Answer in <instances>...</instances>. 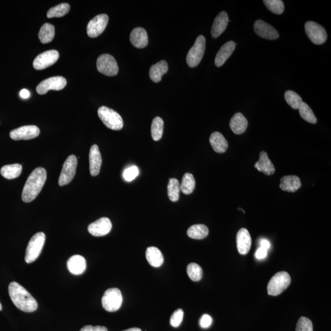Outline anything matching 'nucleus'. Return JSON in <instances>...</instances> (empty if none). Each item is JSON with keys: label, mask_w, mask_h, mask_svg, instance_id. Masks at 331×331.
I'll list each match as a JSON object with an SVG mask.
<instances>
[{"label": "nucleus", "mask_w": 331, "mask_h": 331, "mask_svg": "<svg viewBox=\"0 0 331 331\" xmlns=\"http://www.w3.org/2000/svg\"><path fill=\"white\" fill-rule=\"evenodd\" d=\"M187 271L190 279L193 281H200L202 278L203 269L197 263H190L189 264Z\"/></svg>", "instance_id": "obj_39"}, {"label": "nucleus", "mask_w": 331, "mask_h": 331, "mask_svg": "<svg viewBox=\"0 0 331 331\" xmlns=\"http://www.w3.org/2000/svg\"><path fill=\"white\" fill-rule=\"evenodd\" d=\"M252 245V238L249 232L245 228H242L237 234V247L241 255H246L249 252Z\"/></svg>", "instance_id": "obj_17"}, {"label": "nucleus", "mask_w": 331, "mask_h": 331, "mask_svg": "<svg viewBox=\"0 0 331 331\" xmlns=\"http://www.w3.org/2000/svg\"><path fill=\"white\" fill-rule=\"evenodd\" d=\"M9 294L11 300L21 310L25 312H33L37 310L38 303L24 287L13 281L10 284Z\"/></svg>", "instance_id": "obj_1"}, {"label": "nucleus", "mask_w": 331, "mask_h": 331, "mask_svg": "<svg viewBox=\"0 0 331 331\" xmlns=\"http://www.w3.org/2000/svg\"><path fill=\"white\" fill-rule=\"evenodd\" d=\"M99 118L107 128L112 130H120L123 126V121L120 115L114 110L106 106L99 107L98 111Z\"/></svg>", "instance_id": "obj_3"}, {"label": "nucleus", "mask_w": 331, "mask_h": 331, "mask_svg": "<svg viewBox=\"0 0 331 331\" xmlns=\"http://www.w3.org/2000/svg\"><path fill=\"white\" fill-rule=\"evenodd\" d=\"M212 324V318L208 314H204L200 319V325L203 329L209 328Z\"/></svg>", "instance_id": "obj_43"}, {"label": "nucleus", "mask_w": 331, "mask_h": 331, "mask_svg": "<svg viewBox=\"0 0 331 331\" xmlns=\"http://www.w3.org/2000/svg\"><path fill=\"white\" fill-rule=\"evenodd\" d=\"M285 98L289 106L294 109H299L303 103L302 99L293 91L288 90L285 93Z\"/></svg>", "instance_id": "obj_37"}, {"label": "nucleus", "mask_w": 331, "mask_h": 331, "mask_svg": "<svg viewBox=\"0 0 331 331\" xmlns=\"http://www.w3.org/2000/svg\"><path fill=\"white\" fill-rule=\"evenodd\" d=\"M130 41L135 48H144L147 46L148 42L147 32L143 28H136L131 33Z\"/></svg>", "instance_id": "obj_22"}, {"label": "nucleus", "mask_w": 331, "mask_h": 331, "mask_svg": "<svg viewBox=\"0 0 331 331\" xmlns=\"http://www.w3.org/2000/svg\"><path fill=\"white\" fill-rule=\"evenodd\" d=\"M230 128L234 133L241 134L246 130L248 126V120L245 116L241 112H237L232 117L230 123Z\"/></svg>", "instance_id": "obj_24"}, {"label": "nucleus", "mask_w": 331, "mask_h": 331, "mask_svg": "<svg viewBox=\"0 0 331 331\" xmlns=\"http://www.w3.org/2000/svg\"><path fill=\"white\" fill-rule=\"evenodd\" d=\"M255 168L259 172H263L267 176L272 175L275 171L274 165L269 158L268 154L263 151L259 154V158L256 162Z\"/></svg>", "instance_id": "obj_23"}, {"label": "nucleus", "mask_w": 331, "mask_h": 331, "mask_svg": "<svg viewBox=\"0 0 331 331\" xmlns=\"http://www.w3.org/2000/svg\"><path fill=\"white\" fill-rule=\"evenodd\" d=\"M254 30L259 37L266 40H274L279 38V33L277 30L262 20H258L255 22Z\"/></svg>", "instance_id": "obj_15"}, {"label": "nucleus", "mask_w": 331, "mask_h": 331, "mask_svg": "<svg viewBox=\"0 0 331 331\" xmlns=\"http://www.w3.org/2000/svg\"><path fill=\"white\" fill-rule=\"evenodd\" d=\"M236 44L234 41H228L225 43L218 52L215 57V65L220 67L226 62L228 58L233 53L236 48Z\"/></svg>", "instance_id": "obj_21"}, {"label": "nucleus", "mask_w": 331, "mask_h": 331, "mask_svg": "<svg viewBox=\"0 0 331 331\" xmlns=\"http://www.w3.org/2000/svg\"><path fill=\"white\" fill-rule=\"evenodd\" d=\"M164 129V121L161 117L154 118L151 125V137L154 141H158L162 136Z\"/></svg>", "instance_id": "obj_33"}, {"label": "nucleus", "mask_w": 331, "mask_h": 331, "mask_svg": "<svg viewBox=\"0 0 331 331\" xmlns=\"http://www.w3.org/2000/svg\"><path fill=\"white\" fill-rule=\"evenodd\" d=\"M80 331H108V330L106 327L101 326V325L93 326V325H87L83 327Z\"/></svg>", "instance_id": "obj_44"}, {"label": "nucleus", "mask_w": 331, "mask_h": 331, "mask_svg": "<svg viewBox=\"0 0 331 331\" xmlns=\"http://www.w3.org/2000/svg\"><path fill=\"white\" fill-rule=\"evenodd\" d=\"M138 175H139V170L135 165L127 168L124 171L123 174L124 179L128 182L133 181L135 178H137Z\"/></svg>", "instance_id": "obj_42"}, {"label": "nucleus", "mask_w": 331, "mask_h": 331, "mask_svg": "<svg viewBox=\"0 0 331 331\" xmlns=\"http://www.w3.org/2000/svg\"><path fill=\"white\" fill-rule=\"evenodd\" d=\"M290 283L291 277L288 272H278L270 279L267 285L268 294L270 296H278L282 293Z\"/></svg>", "instance_id": "obj_5"}, {"label": "nucleus", "mask_w": 331, "mask_h": 331, "mask_svg": "<svg viewBox=\"0 0 331 331\" xmlns=\"http://www.w3.org/2000/svg\"><path fill=\"white\" fill-rule=\"evenodd\" d=\"M22 171V165L13 164L5 165L1 169V175L7 179H14L18 178Z\"/></svg>", "instance_id": "obj_29"}, {"label": "nucleus", "mask_w": 331, "mask_h": 331, "mask_svg": "<svg viewBox=\"0 0 331 331\" xmlns=\"http://www.w3.org/2000/svg\"><path fill=\"white\" fill-rule=\"evenodd\" d=\"M89 161L91 175L98 176L102 164V157L97 145H93L90 148Z\"/></svg>", "instance_id": "obj_18"}, {"label": "nucleus", "mask_w": 331, "mask_h": 331, "mask_svg": "<svg viewBox=\"0 0 331 331\" xmlns=\"http://www.w3.org/2000/svg\"><path fill=\"white\" fill-rule=\"evenodd\" d=\"M187 234L190 238L194 239H203L209 234V229L204 225H195L189 228Z\"/></svg>", "instance_id": "obj_31"}, {"label": "nucleus", "mask_w": 331, "mask_h": 331, "mask_svg": "<svg viewBox=\"0 0 331 331\" xmlns=\"http://www.w3.org/2000/svg\"><path fill=\"white\" fill-rule=\"evenodd\" d=\"M168 71V63L164 60L160 61L151 66L149 71V76L151 81L154 82L161 81L162 76L167 73Z\"/></svg>", "instance_id": "obj_27"}, {"label": "nucleus", "mask_w": 331, "mask_h": 331, "mask_svg": "<svg viewBox=\"0 0 331 331\" xmlns=\"http://www.w3.org/2000/svg\"><path fill=\"white\" fill-rule=\"evenodd\" d=\"M123 331H142L141 329H139V328L137 327H132V328H129V329L123 330Z\"/></svg>", "instance_id": "obj_48"}, {"label": "nucleus", "mask_w": 331, "mask_h": 331, "mask_svg": "<svg viewBox=\"0 0 331 331\" xmlns=\"http://www.w3.org/2000/svg\"><path fill=\"white\" fill-rule=\"evenodd\" d=\"M38 37L43 44L51 42L55 37V27L53 25L49 23L44 24L39 32Z\"/></svg>", "instance_id": "obj_30"}, {"label": "nucleus", "mask_w": 331, "mask_h": 331, "mask_svg": "<svg viewBox=\"0 0 331 331\" xmlns=\"http://www.w3.org/2000/svg\"><path fill=\"white\" fill-rule=\"evenodd\" d=\"M229 22V18L228 14L222 11L216 18L214 21L213 26L211 30V35L212 37L217 38L219 37L223 32L225 31L226 27L228 26Z\"/></svg>", "instance_id": "obj_20"}, {"label": "nucleus", "mask_w": 331, "mask_h": 331, "mask_svg": "<svg viewBox=\"0 0 331 331\" xmlns=\"http://www.w3.org/2000/svg\"><path fill=\"white\" fill-rule=\"evenodd\" d=\"M305 30L307 37L314 44L320 45L327 40V33L324 27L313 21H308L305 24Z\"/></svg>", "instance_id": "obj_9"}, {"label": "nucleus", "mask_w": 331, "mask_h": 331, "mask_svg": "<svg viewBox=\"0 0 331 331\" xmlns=\"http://www.w3.org/2000/svg\"><path fill=\"white\" fill-rule=\"evenodd\" d=\"M67 84V81L65 77L62 76H55L44 80L41 82L37 87V91L40 95H44L50 90H61L64 88Z\"/></svg>", "instance_id": "obj_11"}, {"label": "nucleus", "mask_w": 331, "mask_h": 331, "mask_svg": "<svg viewBox=\"0 0 331 331\" xmlns=\"http://www.w3.org/2000/svg\"><path fill=\"white\" fill-rule=\"evenodd\" d=\"M296 331H313L312 322L306 317H301L298 320Z\"/></svg>", "instance_id": "obj_40"}, {"label": "nucleus", "mask_w": 331, "mask_h": 331, "mask_svg": "<svg viewBox=\"0 0 331 331\" xmlns=\"http://www.w3.org/2000/svg\"><path fill=\"white\" fill-rule=\"evenodd\" d=\"M206 50V39L203 35L199 36L194 45L187 54V62L190 68H195L200 64Z\"/></svg>", "instance_id": "obj_7"}, {"label": "nucleus", "mask_w": 331, "mask_h": 331, "mask_svg": "<svg viewBox=\"0 0 331 331\" xmlns=\"http://www.w3.org/2000/svg\"><path fill=\"white\" fill-rule=\"evenodd\" d=\"M40 129L35 125L21 126L10 132L11 139L15 140H29L34 139L39 136Z\"/></svg>", "instance_id": "obj_14"}, {"label": "nucleus", "mask_w": 331, "mask_h": 331, "mask_svg": "<svg viewBox=\"0 0 331 331\" xmlns=\"http://www.w3.org/2000/svg\"><path fill=\"white\" fill-rule=\"evenodd\" d=\"M112 223L107 217H102L88 226V231L93 236L101 237L106 235L112 229Z\"/></svg>", "instance_id": "obj_16"}, {"label": "nucleus", "mask_w": 331, "mask_h": 331, "mask_svg": "<svg viewBox=\"0 0 331 331\" xmlns=\"http://www.w3.org/2000/svg\"><path fill=\"white\" fill-rule=\"evenodd\" d=\"M263 2L267 9L275 15H281L285 10V6L281 0H264Z\"/></svg>", "instance_id": "obj_38"}, {"label": "nucleus", "mask_w": 331, "mask_h": 331, "mask_svg": "<svg viewBox=\"0 0 331 331\" xmlns=\"http://www.w3.org/2000/svg\"><path fill=\"white\" fill-rule=\"evenodd\" d=\"M77 159L75 155L71 154L66 159L61 172L59 184L61 187L70 184L75 176Z\"/></svg>", "instance_id": "obj_10"}, {"label": "nucleus", "mask_w": 331, "mask_h": 331, "mask_svg": "<svg viewBox=\"0 0 331 331\" xmlns=\"http://www.w3.org/2000/svg\"><path fill=\"white\" fill-rule=\"evenodd\" d=\"M267 255V250L264 248L259 247L255 253V257L258 259H263L266 257Z\"/></svg>", "instance_id": "obj_45"}, {"label": "nucleus", "mask_w": 331, "mask_h": 331, "mask_svg": "<svg viewBox=\"0 0 331 331\" xmlns=\"http://www.w3.org/2000/svg\"><path fill=\"white\" fill-rule=\"evenodd\" d=\"M146 258L148 263L154 267H159L164 262L162 254L158 248L150 247L146 251Z\"/></svg>", "instance_id": "obj_28"}, {"label": "nucleus", "mask_w": 331, "mask_h": 331, "mask_svg": "<svg viewBox=\"0 0 331 331\" xmlns=\"http://www.w3.org/2000/svg\"><path fill=\"white\" fill-rule=\"evenodd\" d=\"M299 112L300 117L303 120L307 122L312 124H315L317 122V118L314 115L313 110L307 103L303 102L299 108Z\"/></svg>", "instance_id": "obj_36"}, {"label": "nucleus", "mask_w": 331, "mask_h": 331, "mask_svg": "<svg viewBox=\"0 0 331 331\" xmlns=\"http://www.w3.org/2000/svg\"><path fill=\"white\" fill-rule=\"evenodd\" d=\"M181 190L186 195H190L194 191L196 186V182L192 174H185L181 182Z\"/></svg>", "instance_id": "obj_32"}, {"label": "nucleus", "mask_w": 331, "mask_h": 331, "mask_svg": "<svg viewBox=\"0 0 331 331\" xmlns=\"http://www.w3.org/2000/svg\"><path fill=\"white\" fill-rule=\"evenodd\" d=\"M96 67L99 73L107 76L117 75L118 66L114 57L109 54H103L98 57Z\"/></svg>", "instance_id": "obj_8"}, {"label": "nucleus", "mask_w": 331, "mask_h": 331, "mask_svg": "<svg viewBox=\"0 0 331 331\" xmlns=\"http://www.w3.org/2000/svg\"><path fill=\"white\" fill-rule=\"evenodd\" d=\"M20 96L22 98L27 99L30 97V93L27 89H23L21 91Z\"/></svg>", "instance_id": "obj_47"}, {"label": "nucleus", "mask_w": 331, "mask_h": 331, "mask_svg": "<svg viewBox=\"0 0 331 331\" xmlns=\"http://www.w3.org/2000/svg\"><path fill=\"white\" fill-rule=\"evenodd\" d=\"M59 56V52L55 50L44 52L36 57L33 67L37 70H44L56 63Z\"/></svg>", "instance_id": "obj_12"}, {"label": "nucleus", "mask_w": 331, "mask_h": 331, "mask_svg": "<svg viewBox=\"0 0 331 331\" xmlns=\"http://www.w3.org/2000/svg\"><path fill=\"white\" fill-rule=\"evenodd\" d=\"M67 267L69 271L71 274L74 275L82 274L86 270V260L81 255L72 256L68 260Z\"/></svg>", "instance_id": "obj_19"}, {"label": "nucleus", "mask_w": 331, "mask_h": 331, "mask_svg": "<svg viewBox=\"0 0 331 331\" xmlns=\"http://www.w3.org/2000/svg\"><path fill=\"white\" fill-rule=\"evenodd\" d=\"M2 310V305L1 302H0V310Z\"/></svg>", "instance_id": "obj_49"}, {"label": "nucleus", "mask_w": 331, "mask_h": 331, "mask_svg": "<svg viewBox=\"0 0 331 331\" xmlns=\"http://www.w3.org/2000/svg\"><path fill=\"white\" fill-rule=\"evenodd\" d=\"M46 241L45 234L40 232L33 236L28 244L26 253V262L30 264L37 260L42 252Z\"/></svg>", "instance_id": "obj_4"}, {"label": "nucleus", "mask_w": 331, "mask_h": 331, "mask_svg": "<svg viewBox=\"0 0 331 331\" xmlns=\"http://www.w3.org/2000/svg\"><path fill=\"white\" fill-rule=\"evenodd\" d=\"M184 311L179 308L174 312L170 319V324L174 327H178L182 323L184 318Z\"/></svg>", "instance_id": "obj_41"}, {"label": "nucleus", "mask_w": 331, "mask_h": 331, "mask_svg": "<svg viewBox=\"0 0 331 331\" xmlns=\"http://www.w3.org/2000/svg\"><path fill=\"white\" fill-rule=\"evenodd\" d=\"M47 178L46 171L38 168L30 174L22 192V199L25 203L32 202L42 190Z\"/></svg>", "instance_id": "obj_2"}, {"label": "nucleus", "mask_w": 331, "mask_h": 331, "mask_svg": "<svg viewBox=\"0 0 331 331\" xmlns=\"http://www.w3.org/2000/svg\"><path fill=\"white\" fill-rule=\"evenodd\" d=\"M181 186L178 179H170L169 184L168 186V197L173 202H176L179 199L180 195Z\"/></svg>", "instance_id": "obj_34"}, {"label": "nucleus", "mask_w": 331, "mask_h": 331, "mask_svg": "<svg viewBox=\"0 0 331 331\" xmlns=\"http://www.w3.org/2000/svg\"><path fill=\"white\" fill-rule=\"evenodd\" d=\"M259 244H260V247L266 250H268L270 248V243L268 240L266 239H261L259 242Z\"/></svg>", "instance_id": "obj_46"}, {"label": "nucleus", "mask_w": 331, "mask_h": 331, "mask_svg": "<svg viewBox=\"0 0 331 331\" xmlns=\"http://www.w3.org/2000/svg\"><path fill=\"white\" fill-rule=\"evenodd\" d=\"M70 10V6L68 4H62L51 8L47 14L48 18H61L67 15Z\"/></svg>", "instance_id": "obj_35"}, {"label": "nucleus", "mask_w": 331, "mask_h": 331, "mask_svg": "<svg viewBox=\"0 0 331 331\" xmlns=\"http://www.w3.org/2000/svg\"><path fill=\"white\" fill-rule=\"evenodd\" d=\"M108 16L103 14L96 16L91 20L87 26V34L90 38H96L106 29L108 24Z\"/></svg>", "instance_id": "obj_13"}, {"label": "nucleus", "mask_w": 331, "mask_h": 331, "mask_svg": "<svg viewBox=\"0 0 331 331\" xmlns=\"http://www.w3.org/2000/svg\"><path fill=\"white\" fill-rule=\"evenodd\" d=\"M301 187V182L296 176H286L281 179L280 188L283 191L295 192Z\"/></svg>", "instance_id": "obj_25"}, {"label": "nucleus", "mask_w": 331, "mask_h": 331, "mask_svg": "<svg viewBox=\"0 0 331 331\" xmlns=\"http://www.w3.org/2000/svg\"><path fill=\"white\" fill-rule=\"evenodd\" d=\"M123 296L119 289L109 288L105 291L102 298L103 308L109 312H114L121 307Z\"/></svg>", "instance_id": "obj_6"}, {"label": "nucleus", "mask_w": 331, "mask_h": 331, "mask_svg": "<svg viewBox=\"0 0 331 331\" xmlns=\"http://www.w3.org/2000/svg\"><path fill=\"white\" fill-rule=\"evenodd\" d=\"M209 141L212 147L217 153H224L228 147L227 140L219 132H213L210 137Z\"/></svg>", "instance_id": "obj_26"}]
</instances>
